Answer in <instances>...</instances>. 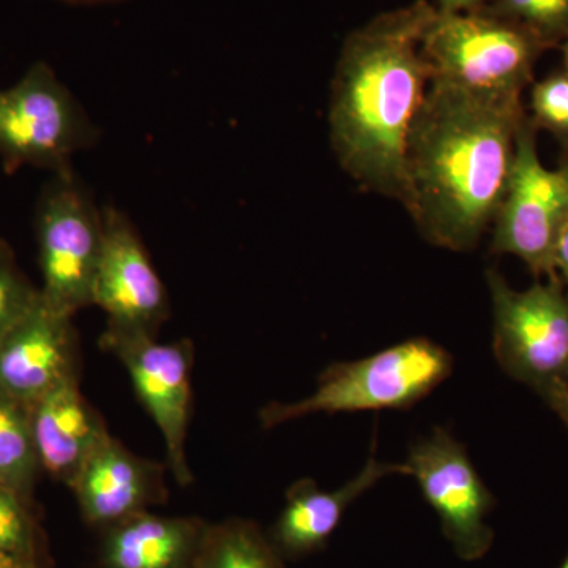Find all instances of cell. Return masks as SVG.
Returning a JSON list of instances; mask_svg holds the SVG:
<instances>
[{
    "mask_svg": "<svg viewBox=\"0 0 568 568\" xmlns=\"http://www.w3.org/2000/svg\"><path fill=\"white\" fill-rule=\"evenodd\" d=\"M32 534L26 500L0 484V552L29 558Z\"/></svg>",
    "mask_w": 568,
    "mask_h": 568,
    "instance_id": "22",
    "label": "cell"
},
{
    "mask_svg": "<svg viewBox=\"0 0 568 568\" xmlns=\"http://www.w3.org/2000/svg\"><path fill=\"white\" fill-rule=\"evenodd\" d=\"M70 6H102V3L121 2V0H61Z\"/></svg>",
    "mask_w": 568,
    "mask_h": 568,
    "instance_id": "27",
    "label": "cell"
},
{
    "mask_svg": "<svg viewBox=\"0 0 568 568\" xmlns=\"http://www.w3.org/2000/svg\"><path fill=\"white\" fill-rule=\"evenodd\" d=\"M530 121L537 130L555 138L568 155V74L562 69L552 71L544 80L530 84Z\"/></svg>",
    "mask_w": 568,
    "mask_h": 568,
    "instance_id": "20",
    "label": "cell"
},
{
    "mask_svg": "<svg viewBox=\"0 0 568 568\" xmlns=\"http://www.w3.org/2000/svg\"><path fill=\"white\" fill-rule=\"evenodd\" d=\"M558 50H560V54H562V70L568 74V39L560 43Z\"/></svg>",
    "mask_w": 568,
    "mask_h": 568,
    "instance_id": "28",
    "label": "cell"
},
{
    "mask_svg": "<svg viewBox=\"0 0 568 568\" xmlns=\"http://www.w3.org/2000/svg\"><path fill=\"white\" fill-rule=\"evenodd\" d=\"M41 473L71 488L81 467L110 435L102 416L82 396L78 377L29 406Z\"/></svg>",
    "mask_w": 568,
    "mask_h": 568,
    "instance_id": "14",
    "label": "cell"
},
{
    "mask_svg": "<svg viewBox=\"0 0 568 568\" xmlns=\"http://www.w3.org/2000/svg\"><path fill=\"white\" fill-rule=\"evenodd\" d=\"M100 345L125 366L138 398L162 433L166 466L179 485L189 487L193 481L185 448L192 417V342L103 334Z\"/></svg>",
    "mask_w": 568,
    "mask_h": 568,
    "instance_id": "10",
    "label": "cell"
},
{
    "mask_svg": "<svg viewBox=\"0 0 568 568\" xmlns=\"http://www.w3.org/2000/svg\"><path fill=\"white\" fill-rule=\"evenodd\" d=\"M559 568H568V556L566 560H564L562 566H560Z\"/></svg>",
    "mask_w": 568,
    "mask_h": 568,
    "instance_id": "29",
    "label": "cell"
},
{
    "mask_svg": "<svg viewBox=\"0 0 568 568\" xmlns=\"http://www.w3.org/2000/svg\"><path fill=\"white\" fill-rule=\"evenodd\" d=\"M523 99L429 82L407 134L399 203L426 242L470 252L495 220L514 163Z\"/></svg>",
    "mask_w": 568,
    "mask_h": 568,
    "instance_id": "1",
    "label": "cell"
},
{
    "mask_svg": "<svg viewBox=\"0 0 568 568\" xmlns=\"http://www.w3.org/2000/svg\"><path fill=\"white\" fill-rule=\"evenodd\" d=\"M376 444L364 469L335 491H323L312 478L298 480L287 491L283 508L274 529L275 544L290 555H305L324 547L345 517V511L377 481L388 476H409L406 463H383L375 457Z\"/></svg>",
    "mask_w": 568,
    "mask_h": 568,
    "instance_id": "15",
    "label": "cell"
},
{
    "mask_svg": "<svg viewBox=\"0 0 568 568\" xmlns=\"http://www.w3.org/2000/svg\"><path fill=\"white\" fill-rule=\"evenodd\" d=\"M193 568H282L272 549L248 525L223 526L207 534Z\"/></svg>",
    "mask_w": 568,
    "mask_h": 568,
    "instance_id": "18",
    "label": "cell"
},
{
    "mask_svg": "<svg viewBox=\"0 0 568 568\" xmlns=\"http://www.w3.org/2000/svg\"><path fill=\"white\" fill-rule=\"evenodd\" d=\"M99 130L47 62L0 89V162L6 173L32 166L52 174L73 170L78 152L92 148Z\"/></svg>",
    "mask_w": 568,
    "mask_h": 568,
    "instance_id": "7",
    "label": "cell"
},
{
    "mask_svg": "<svg viewBox=\"0 0 568 568\" xmlns=\"http://www.w3.org/2000/svg\"><path fill=\"white\" fill-rule=\"evenodd\" d=\"M406 465L426 503L435 508L444 536L458 558H484L495 540L487 525L495 497L478 476L465 446L446 428H435L410 447Z\"/></svg>",
    "mask_w": 568,
    "mask_h": 568,
    "instance_id": "9",
    "label": "cell"
},
{
    "mask_svg": "<svg viewBox=\"0 0 568 568\" xmlns=\"http://www.w3.org/2000/svg\"><path fill=\"white\" fill-rule=\"evenodd\" d=\"M40 297L73 317L92 305L104 244L103 209L73 170L52 174L36 205Z\"/></svg>",
    "mask_w": 568,
    "mask_h": 568,
    "instance_id": "5",
    "label": "cell"
},
{
    "mask_svg": "<svg viewBox=\"0 0 568 568\" xmlns=\"http://www.w3.org/2000/svg\"><path fill=\"white\" fill-rule=\"evenodd\" d=\"M537 133L526 111L506 193L491 224V252L519 257L537 280H556V246L568 216V155L556 170L545 168Z\"/></svg>",
    "mask_w": 568,
    "mask_h": 568,
    "instance_id": "8",
    "label": "cell"
},
{
    "mask_svg": "<svg viewBox=\"0 0 568 568\" xmlns=\"http://www.w3.org/2000/svg\"><path fill=\"white\" fill-rule=\"evenodd\" d=\"M548 406L562 418L564 424H566L568 428V383L560 388L558 394L549 399Z\"/></svg>",
    "mask_w": 568,
    "mask_h": 568,
    "instance_id": "25",
    "label": "cell"
},
{
    "mask_svg": "<svg viewBox=\"0 0 568 568\" xmlns=\"http://www.w3.org/2000/svg\"><path fill=\"white\" fill-rule=\"evenodd\" d=\"M491 2L493 0H437L436 9L446 13H462L487 9Z\"/></svg>",
    "mask_w": 568,
    "mask_h": 568,
    "instance_id": "24",
    "label": "cell"
},
{
    "mask_svg": "<svg viewBox=\"0 0 568 568\" xmlns=\"http://www.w3.org/2000/svg\"><path fill=\"white\" fill-rule=\"evenodd\" d=\"M454 369V358L428 338H410L362 358L324 369L316 390L301 402L272 403L260 413L274 426L312 414L409 409L439 387Z\"/></svg>",
    "mask_w": 568,
    "mask_h": 568,
    "instance_id": "4",
    "label": "cell"
},
{
    "mask_svg": "<svg viewBox=\"0 0 568 568\" xmlns=\"http://www.w3.org/2000/svg\"><path fill=\"white\" fill-rule=\"evenodd\" d=\"M205 536L189 519L142 511L112 526L104 562L108 568H193Z\"/></svg>",
    "mask_w": 568,
    "mask_h": 568,
    "instance_id": "16",
    "label": "cell"
},
{
    "mask_svg": "<svg viewBox=\"0 0 568 568\" xmlns=\"http://www.w3.org/2000/svg\"><path fill=\"white\" fill-rule=\"evenodd\" d=\"M420 50L432 81L491 100L523 99L549 51L528 29L487 10H437Z\"/></svg>",
    "mask_w": 568,
    "mask_h": 568,
    "instance_id": "3",
    "label": "cell"
},
{
    "mask_svg": "<svg viewBox=\"0 0 568 568\" xmlns=\"http://www.w3.org/2000/svg\"><path fill=\"white\" fill-rule=\"evenodd\" d=\"M41 473L31 410L0 392V484L28 499Z\"/></svg>",
    "mask_w": 568,
    "mask_h": 568,
    "instance_id": "17",
    "label": "cell"
},
{
    "mask_svg": "<svg viewBox=\"0 0 568 568\" xmlns=\"http://www.w3.org/2000/svg\"><path fill=\"white\" fill-rule=\"evenodd\" d=\"M40 290L18 264L17 254L0 237V339L39 302Z\"/></svg>",
    "mask_w": 568,
    "mask_h": 568,
    "instance_id": "21",
    "label": "cell"
},
{
    "mask_svg": "<svg viewBox=\"0 0 568 568\" xmlns=\"http://www.w3.org/2000/svg\"><path fill=\"white\" fill-rule=\"evenodd\" d=\"M556 275L559 276L568 298V216L562 231H560L558 246L555 256Z\"/></svg>",
    "mask_w": 568,
    "mask_h": 568,
    "instance_id": "23",
    "label": "cell"
},
{
    "mask_svg": "<svg viewBox=\"0 0 568 568\" xmlns=\"http://www.w3.org/2000/svg\"><path fill=\"white\" fill-rule=\"evenodd\" d=\"M493 353L508 376L549 403L568 383V298L559 278L525 291L488 268Z\"/></svg>",
    "mask_w": 568,
    "mask_h": 568,
    "instance_id": "6",
    "label": "cell"
},
{
    "mask_svg": "<svg viewBox=\"0 0 568 568\" xmlns=\"http://www.w3.org/2000/svg\"><path fill=\"white\" fill-rule=\"evenodd\" d=\"M437 13L414 0L376 14L343 41L328 102L336 160L366 192L399 200L407 134L432 73L422 40Z\"/></svg>",
    "mask_w": 568,
    "mask_h": 568,
    "instance_id": "2",
    "label": "cell"
},
{
    "mask_svg": "<svg viewBox=\"0 0 568 568\" xmlns=\"http://www.w3.org/2000/svg\"><path fill=\"white\" fill-rule=\"evenodd\" d=\"M484 10L528 29L548 50L568 39V0H493Z\"/></svg>",
    "mask_w": 568,
    "mask_h": 568,
    "instance_id": "19",
    "label": "cell"
},
{
    "mask_svg": "<svg viewBox=\"0 0 568 568\" xmlns=\"http://www.w3.org/2000/svg\"><path fill=\"white\" fill-rule=\"evenodd\" d=\"M0 568H32L29 558L11 555V552H0Z\"/></svg>",
    "mask_w": 568,
    "mask_h": 568,
    "instance_id": "26",
    "label": "cell"
},
{
    "mask_svg": "<svg viewBox=\"0 0 568 568\" xmlns=\"http://www.w3.org/2000/svg\"><path fill=\"white\" fill-rule=\"evenodd\" d=\"M104 244L92 305L108 316L106 335L155 336L170 316V298L136 227L126 213L106 205Z\"/></svg>",
    "mask_w": 568,
    "mask_h": 568,
    "instance_id": "11",
    "label": "cell"
},
{
    "mask_svg": "<svg viewBox=\"0 0 568 568\" xmlns=\"http://www.w3.org/2000/svg\"><path fill=\"white\" fill-rule=\"evenodd\" d=\"M78 377V338L73 317L39 298L31 312L0 339V392L31 406Z\"/></svg>",
    "mask_w": 568,
    "mask_h": 568,
    "instance_id": "12",
    "label": "cell"
},
{
    "mask_svg": "<svg viewBox=\"0 0 568 568\" xmlns=\"http://www.w3.org/2000/svg\"><path fill=\"white\" fill-rule=\"evenodd\" d=\"M164 470L166 466L138 457L108 435L81 467L71 489L88 521L114 526L162 499Z\"/></svg>",
    "mask_w": 568,
    "mask_h": 568,
    "instance_id": "13",
    "label": "cell"
}]
</instances>
